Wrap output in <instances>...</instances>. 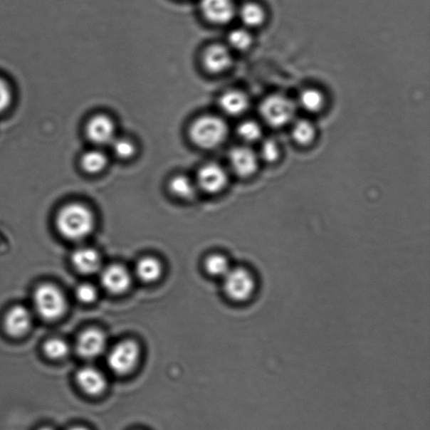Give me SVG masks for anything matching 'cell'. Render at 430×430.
Returning <instances> with one entry per match:
<instances>
[{
    "instance_id": "cell-24",
    "label": "cell",
    "mask_w": 430,
    "mask_h": 430,
    "mask_svg": "<svg viewBox=\"0 0 430 430\" xmlns=\"http://www.w3.org/2000/svg\"><path fill=\"white\" fill-rule=\"evenodd\" d=\"M299 101H300V105L303 109L311 112V113L320 111L324 105V97H322L321 93L316 90H312V88L303 90L300 97H299Z\"/></svg>"
},
{
    "instance_id": "cell-9",
    "label": "cell",
    "mask_w": 430,
    "mask_h": 430,
    "mask_svg": "<svg viewBox=\"0 0 430 430\" xmlns=\"http://www.w3.org/2000/svg\"><path fill=\"white\" fill-rule=\"evenodd\" d=\"M77 385L88 396H99L106 389V378L100 370L93 367H84L75 375Z\"/></svg>"
},
{
    "instance_id": "cell-27",
    "label": "cell",
    "mask_w": 430,
    "mask_h": 430,
    "mask_svg": "<svg viewBox=\"0 0 430 430\" xmlns=\"http://www.w3.org/2000/svg\"><path fill=\"white\" fill-rule=\"evenodd\" d=\"M238 134L244 141L253 142L261 137V130L258 124L253 121H246L238 127Z\"/></svg>"
},
{
    "instance_id": "cell-31",
    "label": "cell",
    "mask_w": 430,
    "mask_h": 430,
    "mask_svg": "<svg viewBox=\"0 0 430 430\" xmlns=\"http://www.w3.org/2000/svg\"><path fill=\"white\" fill-rule=\"evenodd\" d=\"M12 91L9 83L0 78V113L6 111L12 102Z\"/></svg>"
},
{
    "instance_id": "cell-23",
    "label": "cell",
    "mask_w": 430,
    "mask_h": 430,
    "mask_svg": "<svg viewBox=\"0 0 430 430\" xmlns=\"http://www.w3.org/2000/svg\"><path fill=\"white\" fill-rule=\"evenodd\" d=\"M241 19L247 26L256 27L263 24L265 13L258 4H247L241 9Z\"/></svg>"
},
{
    "instance_id": "cell-19",
    "label": "cell",
    "mask_w": 430,
    "mask_h": 430,
    "mask_svg": "<svg viewBox=\"0 0 430 430\" xmlns=\"http://www.w3.org/2000/svg\"><path fill=\"white\" fill-rule=\"evenodd\" d=\"M169 189L177 197L190 199L194 197L197 186L188 177L179 175L170 181Z\"/></svg>"
},
{
    "instance_id": "cell-21",
    "label": "cell",
    "mask_w": 430,
    "mask_h": 430,
    "mask_svg": "<svg viewBox=\"0 0 430 430\" xmlns=\"http://www.w3.org/2000/svg\"><path fill=\"white\" fill-rule=\"evenodd\" d=\"M292 135L294 141L301 146H307L314 141L315 130L314 126L307 120H299L293 125Z\"/></svg>"
},
{
    "instance_id": "cell-6",
    "label": "cell",
    "mask_w": 430,
    "mask_h": 430,
    "mask_svg": "<svg viewBox=\"0 0 430 430\" xmlns=\"http://www.w3.org/2000/svg\"><path fill=\"white\" fill-rule=\"evenodd\" d=\"M295 107L288 98L272 95L266 98L260 106L261 117L268 125L281 127L292 120Z\"/></svg>"
},
{
    "instance_id": "cell-7",
    "label": "cell",
    "mask_w": 430,
    "mask_h": 430,
    "mask_svg": "<svg viewBox=\"0 0 430 430\" xmlns=\"http://www.w3.org/2000/svg\"><path fill=\"white\" fill-rule=\"evenodd\" d=\"M132 276L129 271L120 265H111L103 269L100 282L103 288L111 294H123L132 285Z\"/></svg>"
},
{
    "instance_id": "cell-13",
    "label": "cell",
    "mask_w": 430,
    "mask_h": 430,
    "mask_svg": "<svg viewBox=\"0 0 430 430\" xmlns=\"http://www.w3.org/2000/svg\"><path fill=\"white\" fill-rule=\"evenodd\" d=\"M88 139L98 145H106L115 141V127L110 117L99 115L88 121L86 128Z\"/></svg>"
},
{
    "instance_id": "cell-26",
    "label": "cell",
    "mask_w": 430,
    "mask_h": 430,
    "mask_svg": "<svg viewBox=\"0 0 430 430\" xmlns=\"http://www.w3.org/2000/svg\"><path fill=\"white\" fill-rule=\"evenodd\" d=\"M229 41L234 48L239 51L248 49L251 45L252 38L249 32L245 30L237 29L231 32Z\"/></svg>"
},
{
    "instance_id": "cell-32",
    "label": "cell",
    "mask_w": 430,
    "mask_h": 430,
    "mask_svg": "<svg viewBox=\"0 0 430 430\" xmlns=\"http://www.w3.org/2000/svg\"><path fill=\"white\" fill-rule=\"evenodd\" d=\"M68 430H90V429H88L87 428L82 427V426H74V427L68 429Z\"/></svg>"
},
{
    "instance_id": "cell-1",
    "label": "cell",
    "mask_w": 430,
    "mask_h": 430,
    "mask_svg": "<svg viewBox=\"0 0 430 430\" xmlns=\"http://www.w3.org/2000/svg\"><path fill=\"white\" fill-rule=\"evenodd\" d=\"M58 230L70 241H82L90 235L95 226L91 210L80 204H70L60 210L57 216Z\"/></svg>"
},
{
    "instance_id": "cell-4",
    "label": "cell",
    "mask_w": 430,
    "mask_h": 430,
    "mask_svg": "<svg viewBox=\"0 0 430 430\" xmlns=\"http://www.w3.org/2000/svg\"><path fill=\"white\" fill-rule=\"evenodd\" d=\"M140 356L138 344L133 340H124L115 345L108 355V367L116 375L125 376L137 366Z\"/></svg>"
},
{
    "instance_id": "cell-14",
    "label": "cell",
    "mask_w": 430,
    "mask_h": 430,
    "mask_svg": "<svg viewBox=\"0 0 430 430\" xmlns=\"http://www.w3.org/2000/svg\"><path fill=\"white\" fill-rule=\"evenodd\" d=\"M230 162L235 174L241 177H249L258 167V159L252 150L247 147L234 148L230 154Z\"/></svg>"
},
{
    "instance_id": "cell-12",
    "label": "cell",
    "mask_w": 430,
    "mask_h": 430,
    "mask_svg": "<svg viewBox=\"0 0 430 430\" xmlns=\"http://www.w3.org/2000/svg\"><path fill=\"white\" fill-rule=\"evenodd\" d=\"M200 4L205 17L214 24H226L235 16L233 0H201Z\"/></svg>"
},
{
    "instance_id": "cell-3",
    "label": "cell",
    "mask_w": 430,
    "mask_h": 430,
    "mask_svg": "<svg viewBox=\"0 0 430 430\" xmlns=\"http://www.w3.org/2000/svg\"><path fill=\"white\" fill-rule=\"evenodd\" d=\"M228 127L224 121L217 116L200 117L192 125L190 135L197 146L212 149L219 146L226 139Z\"/></svg>"
},
{
    "instance_id": "cell-30",
    "label": "cell",
    "mask_w": 430,
    "mask_h": 430,
    "mask_svg": "<svg viewBox=\"0 0 430 430\" xmlns=\"http://www.w3.org/2000/svg\"><path fill=\"white\" fill-rule=\"evenodd\" d=\"M261 155L266 162H274L278 160L280 151L277 143L273 140H266L261 148Z\"/></svg>"
},
{
    "instance_id": "cell-17",
    "label": "cell",
    "mask_w": 430,
    "mask_h": 430,
    "mask_svg": "<svg viewBox=\"0 0 430 430\" xmlns=\"http://www.w3.org/2000/svg\"><path fill=\"white\" fill-rule=\"evenodd\" d=\"M162 266L154 257H144L135 266V275L144 283H151L162 277Z\"/></svg>"
},
{
    "instance_id": "cell-8",
    "label": "cell",
    "mask_w": 430,
    "mask_h": 430,
    "mask_svg": "<svg viewBox=\"0 0 430 430\" xmlns=\"http://www.w3.org/2000/svg\"><path fill=\"white\" fill-rule=\"evenodd\" d=\"M106 336L98 329H88L79 335L76 350L79 357L90 360L101 356L106 347Z\"/></svg>"
},
{
    "instance_id": "cell-16",
    "label": "cell",
    "mask_w": 430,
    "mask_h": 430,
    "mask_svg": "<svg viewBox=\"0 0 430 430\" xmlns=\"http://www.w3.org/2000/svg\"><path fill=\"white\" fill-rule=\"evenodd\" d=\"M204 63L210 73H219L226 71L232 63L230 51L221 45L211 46L205 51Z\"/></svg>"
},
{
    "instance_id": "cell-22",
    "label": "cell",
    "mask_w": 430,
    "mask_h": 430,
    "mask_svg": "<svg viewBox=\"0 0 430 430\" xmlns=\"http://www.w3.org/2000/svg\"><path fill=\"white\" fill-rule=\"evenodd\" d=\"M204 266L209 275L217 278H224L231 269L226 257L219 254L209 256Z\"/></svg>"
},
{
    "instance_id": "cell-20",
    "label": "cell",
    "mask_w": 430,
    "mask_h": 430,
    "mask_svg": "<svg viewBox=\"0 0 430 430\" xmlns=\"http://www.w3.org/2000/svg\"><path fill=\"white\" fill-rule=\"evenodd\" d=\"M107 158L104 153L99 151L88 152L81 159L83 169L88 174H99L107 166Z\"/></svg>"
},
{
    "instance_id": "cell-5",
    "label": "cell",
    "mask_w": 430,
    "mask_h": 430,
    "mask_svg": "<svg viewBox=\"0 0 430 430\" xmlns=\"http://www.w3.org/2000/svg\"><path fill=\"white\" fill-rule=\"evenodd\" d=\"M224 278V289L226 295L236 302L248 300L256 290L253 274L245 268L231 269Z\"/></svg>"
},
{
    "instance_id": "cell-33",
    "label": "cell",
    "mask_w": 430,
    "mask_h": 430,
    "mask_svg": "<svg viewBox=\"0 0 430 430\" xmlns=\"http://www.w3.org/2000/svg\"><path fill=\"white\" fill-rule=\"evenodd\" d=\"M37 430H54V429H51L50 427H42V428H40V429H38Z\"/></svg>"
},
{
    "instance_id": "cell-29",
    "label": "cell",
    "mask_w": 430,
    "mask_h": 430,
    "mask_svg": "<svg viewBox=\"0 0 430 430\" xmlns=\"http://www.w3.org/2000/svg\"><path fill=\"white\" fill-rule=\"evenodd\" d=\"M76 297L79 301L83 303H92L98 298V291L93 285L83 283L77 288Z\"/></svg>"
},
{
    "instance_id": "cell-25",
    "label": "cell",
    "mask_w": 430,
    "mask_h": 430,
    "mask_svg": "<svg viewBox=\"0 0 430 430\" xmlns=\"http://www.w3.org/2000/svg\"><path fill=\"white\" fill-rule=\"evenodd\" d=\"M43 352L48 358L58 361L68 356L69 345L62 339L53 338L46 341Z\"/></svg>"
},
{
    "instance_id": "cell-2",
    "label": "cell",
    "mask_w": 430,
    "mask_h": 430,
    "mask_svg": "<svg viewBox=\"0 0 430 430\" xmlns=\"http://www.w3.org/2000/svg\"><path fill=\"white\" fill-rule=\"evenodd\" d=\"M35 308L42 319L55 321L67 311L68 302L63 293L55 285L42 284L34 293Z\"/></svg>"
},
{
    "instance_id": "cell-10",
    "label": "cell",
    "mask_w": 430,
    "mask_h": 430,
    "mask_svg": "<svg viewBox=\"0 0 430 430\" xmlns=\"http://www.w3.org/2000/svg\"><path fill=\"white\" fill-rule=\"evenodd\" d=\"M228 182L226 172L214 163L201 168L198 174V186L209 194H217L222 191Z\"/></svg>"
},
{
    "instance_id": "cell-28",
    "label": "cell",
    "mask_w": 430,
    "mask_h": 430,
    "mask_svg": "<svg viewBox=\"0 0 430 430\" xmlns=\"http://www.w3.org/2000/svg\"><path fill=\"white\" fill-rule=\"evenodd\" d=\"M115 155L121 159H129L134 156L135 148L128 140L120 139L113 142Z\"/></svg>"
},
{
    "instance_id": "cell-18",
    "label": "cell",
    "mask_w": 430,
    "mask_h": 430,
    "mask_svg": "<svg viewBox=\"0 0 430 430\" xmlns=\"http://www.w3.org/2000/svg\"><path fill=\"white\" fill-rule=\"evenodd\" d=\"M219 105L226 114L239 115L247 110L249 101L242 92L233 90L224 93L219 101Z\"/></svg>"
},
{
    "instance_id": "cell-11",
    "label": "cell",
    "mask_w": 430,
    "mask_h": 430,
    "mask_svg": "<svg viewBox=\"0 0 430 430\" xmlns=\"http://www.w3.org/2000/svg\"><path fill=\"white\" fill-rule=\"evenodd\" d=\"M32 315L28 308L16 305L8 312L4 320V328L9 335L18 338L29 332L32 325Z\"/></svg>"
},
{
    "instance_id": "cell-15",
    "label": "cell",
    "mask_w": 430,
    "mask_h": 430,
    "mask_svg": "<svg viewBox=\"0 0 430 430\" xmlns=\"http://www.w3.org/2000/svg\"><path fill=\"white\" fill-rule=\"evenodd\" d=\"M72 263L78 273L85 275L100 272L102 266L100 255L90 247H82L75 251L72 255Z\"/></svg>"
}]
</instances>
